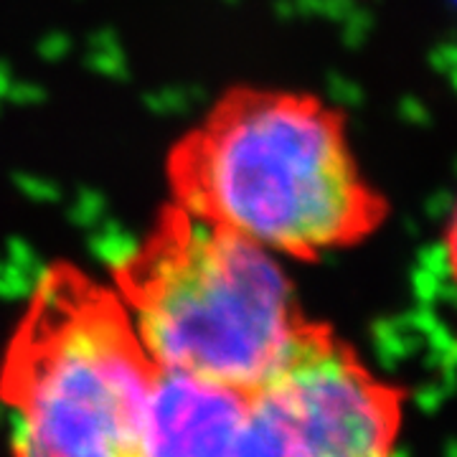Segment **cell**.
<instances>
[{"label": "cell", "instance_id": "obj_3", "mask_svg": "<svg viewBox=\"0 0 457 457\" xmlns=\"http://www.w3.org/2000/svg\"><path fill=\"white\" fill-rule=\"evenodd\" d=\"M155 363L122 300L74 272H54L0 374L16 457H143V411Z\"/></svg>", "mask_w": 457, "mask_h": 457}, {"label": "cell", "instance_id": "obj_1", "mask_svg": "<svg viewBox=\"0 0 457 457\" xmlns=\"http://www.w3.org/2000/svg\"><path fill=\"white\" fill-rule=\"evenodd\" d=\"M180 209L272 254L311 257L356 242L381 206L320 102L237 92L173 155Z\"/></svg>", "mask_w": 457, "mask_h": 457}, {"label": "cell", "instance_id": "obj_5", "mask_svg": "<svg viewBox=\"0 0 457 457\" xmlns=\"http://www.w3.org/2000/svg\"><path fill=\"white\" fill-rule=\"evenodd\" d=\"M246 392L155 369L143 411V457H237Z\"/></svg>", "mask_w": 457, "mask_h": 457}, {"label": "cell", "instance_id": "obj_2", "mask_svg": "<svg viewBox=\"0 0 457 457\" xmlns=\"http://www.w3.org/2000/svg\"><path fill=\"white\" fill-rule=\"evenodd\" d=\"M122 305L155 369L252 392L305 330L279 260L183 212L122 272Z\"/></svg>", "mask_w": 457, "mask_h": 457}, {"label": "cell", "instance_id": "obj_4", "mask_svg": "<svg viewBox=\"0 0 457 457\" xmlns=\"http://www.w3.org/2000/svg\"><path fill=\"white\" fill-rule=\"evenodd\" d=\"M252 392L297 457H396L399 394L323 328L305 326Z\"/></svg>", "mask_w": 457, "mask_h": 457}, {"label": "cell", "instance_id": "obj_6", "mask_svg": "<svg viewBox=\"0 0 457 457\" xmlns=\"http://www.w3.org/2000/svg\"><path fill=\"white\" fill-rule=\"evenodd\" d=\"M237 457H297L278 417L246 392V420Z\"/></svg>", "mask_w": 457, "mask_h": 457}]
</instances>
